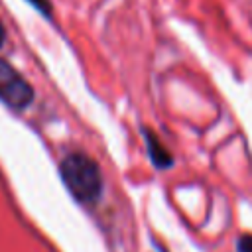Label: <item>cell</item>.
Segmentation results:
<instances>
[{
    "label": "cell",
    "mask_w": 252,
    "mask_h": 252,
    "mask_svg": "<svg viewBox=\"0 0 252 252\" xmlns=\"http://www.w3.org/2000/svg\"><path fill=\"white\" fill-rule=\"evenodd\" d=\"M61 177L71 195L81 203H93L100 197L102 175L98 165L85 154H69L61 161Z\"/></svg>",
    "instance_id": "6da1fadb"
},
{
    "label": "cell",
    "mask_w": 252,
    "mask_h": 252,
    "mask_svg": "<svg viewBox=\"0 0 252 252\" xmlns=\"http://www.w3.org/2000/svg\"><path fill=\"white\" fill-rule=\"evenodd\" d=\"M0 98L12 108H26L33 100L32 85L4 59H0Z\"/></svg>",
    "instance_id": "7a4b0ae2"
},
{
    "label": "cell",
    "mask_w": 252,
    "mask_h": 252,
    "mask_svg": "<svg viewBox=\"0 0 252 252\" xmlns=\"http://www.w3.org/2000/svg\"><path fill=\"white\" fill-rule=\"evenodd\" d=\"M144 136H146V146H148V152H150V158H152L154 165L156 167H169L171 165V156L163 148V144L159 142V138L154 132H150V130H146Z\"/></svg>",
    "instance_id": "3957f363"
},
{
    "label": "cell",
    "mask_w": 252,
    "mask_h": 252,
    "mask_svg": "<svg viewBox=\"0 0 252 252\" xmlns=\"http://www.w3.org/2000/svg\"><path fill=\"white\" fill-rule=\"evenodd\" d=\"M236 250L238 252H252V234L240 236L238 242H236Z\"/></svg>",
    "instance_id": "277c9868"
},
{
    "label": "cell",
    "mask_w": 252,
    "mask_h": 252,
    "mask_svg": "<svg viewBox=\"0 0 252 252\" xmlns=\"http://www.w3.org/2000/svg\"><path fill=\"white\" fill-rule=\"evenodd\" d=\"M37 10H41V12H45V14H49V2L47 0H30Z\"/></svg>",
    "instance_id": "5b68a950"
},
{
    "label": "cell",
    "mask_w": 252,
    "mask_h": 252,
    "mask_svg": "<svg viewBox=\"0 0 252 252\" xmlns=\"http://www.w3.org/2000/svg\"><path fill=\"white\" fill-rule=\"evenodd\" d=\"M4 39H6V32H4V26L0 24V47H2V43H4Z\"/></svg>",
    "instance_id": "8992f818"
}]
</instances>
